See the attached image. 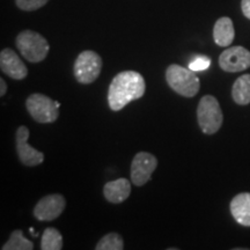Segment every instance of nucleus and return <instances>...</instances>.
I'll use <instances>...</instances> for the list:
<instances>
[{
  "label": "nucleus",
  "mask_w": 250,
  "mask_h": 250,
  "mask_svg": "<svg viewBox=\"0 0 250 250\" xmlns=\"http://www.w3.org/2000/svg\"><path fill=\"white\" fill-rule=\"evenodd\" d=\"M28 138H29V129L24 125L19 126L15 133V146H17L19 159L22 165L34 167L44 161V154L37 151L36 148L31 147L28 144Z\"/></svg>",
  "instance_id": "nucleus-9"
},
{
  "label": "nucleus",
  "mask_w": 250,
  "mask_h": 250,
  "mask_svg": "<svg viewBox=\"0 0 250 250\" xmlns=\"http://www.w3.org/2000/svg\"><path fill=\"white\" fill-rule=\"evenodd\" d=\"M15 44L20 54L30 62L44 61L49 54L50 45L45 37L33 30H23L17 36Z\"/></svg>",
  "instance_id": "nucleus-3"
},
{
  "label": "nucleus",
  "mask_w": 250,
  "mask_h": 250,
  "mask_svg": "<svg viewBox=\"0 0 250 250\" xmlns=\"http://www.w3.org/2000/svg\"><path fill=\"white\" fill-rule=\"evenodd\" d=\"M56 105H57V108H59V107H61V103H59V102H57V101H56Z\"/></svg>",
  "instance_id": "nucleus-23"
},
{
  "label": "nucleus",
  "mask_w": 250,
  "mask_h": 250,
  "mask_svg": "<svg viewBox=\"0 0 250 250\" xmlns=\"http://www.w3.org/2000/svg\"><path fill=\"white\" fill-rule=\"evenodd\" d=\"M241 9H242L243 15L250 20V0H242Z\"/></svg>",
  "instance_id": "nucleus-21"
},
{
  "label": "nucleus",
  "mask_w": 250,
  "mask_h": 250,
  "mask_svg": "<svg viewBox=\"0 0 250 250\" xmlns=\"http://www.w3.org/2000/svg\"><path fill=\"white\" fill-rule=\"evenodd\" d=\"M48 1L49 0H15V4L22 11L33 12L43 7Z\"/></svg>",
  "instance_id": "nucleus-19"
},
{
  "label": "nucleus",
  "mask_w": 250,
  "mask_h": 250,
  "mask_svg": "<svg viewBox=\"0 0 250 250\" xmlns=\"http://www.w3.org/2000/svg\"><path fill=\"white\" fill-rule=\"evenodd\" d=\"M230 213L237 224L250 227V193L242 192L236 195L230 202Z\"/></svg>",
  "instance_id": "nucleus-13"
},
{
  "label": "nucleus",
  "mask_w": 250,
  "mask_h": 250,
  "mask_svg": "<svg viewBox=\"0 0 250 250\" xmlns=\"http://www.w3.org/2000/svg\"><path fill=\"white\" fill-rule=\"evenodd\" d=\"M219 66L225 72H241L250 67V51L243 46H232L221 52Z\"/></svg>",
  "instance_id": "nucleus-10"
},
{
  "label": "nucleus",
  "mask_w": 250,
  "mask_h": 250,
  "mask_svg": "<svg viewBox=\"0 0 250 250\" xmlns=\"http://www.w3.org/2000/svg\"><path fill=\"white\" fill-rule=\"evenodd\" d=\"M232 98L239 105H247L250 103V74H243L234 83Z\"/></svg>",
  "instance_id": "nucleus-15"
},
{
  "label": "nucleus",
  "mask_w": 250,
  "mask_h": 250,
  "mask_svg": "<svg viewBox=\"0 0 250 250\" xmlns=\"http://www.w3.org/2000/svg\"><path fill=\"white\" fill-rule=\"evenodd\" d=\"M26 108L33 120L41 124L54 123L59 116L56 101L43 94H31L26 101Z\"/></svg>",
  "instance_id": "nucleus-6"
},
{
  "label": "nucleus",
  "mask_w": 250,
  "mask_h": 250,
  "mask_svg": "<svg viewBox=\"0 0 250 250\" xmlns=\"http://www.w3.org/2000/svg\"><path fill=\"white\" fill-rule=\"evenodd\" d=\"M66 208V199L61 193H52L43 198L34 208V217L40 221H51L57 219Z\"/></svg>",
  "instance_id": "nucleus-8"
},
{
  "label": "nucleus",
  "mask_w": 250,
  "mask_h": 250,
  "mask_svg": "<svg viewBox=\"0 0 250 250\" xmlns=\"http://www.w3.org/2000/svg\"><path fill=\"white\" fill-rule=\"evenodd\" d=\"M235 37L233 21L229 18L224 17L218 19L213 27V39L215 44L219 46H229Z\"/></svg>",
  "instance_id": "nucleus-14"
},
{
  "label": "nucleus",
  "mask_w": 250,
  "mask_h": 250,
  "mask_svg": "<svg viewBox=\"0 0 250 250\" xmlns=\"http://www.w3.org/2000/svg\"><path fill=\"white\" fill-rule=\"evenodd\" d=\"M211 65V59L208 57H205V56H199V57H196L192 62H189V68L192 70L193 72L198 71H205L210 67Z\"/></svg>",
  "instance_id": "nucleus-20"
},
{
  "label": "nucleus",
  "mask_w": 250,
  "mask_h": 250,
  "mask_svg": "<svg viewBox=\"0 0 250 250\" xmlns=\"http://www.w3.org/2000/svg\"><path fill=\"white\" fill-rule=\"evenodd\" d=\"M0 68L6 76L14 80H23L28 76V68L14 50L6 48L0 52Z\"/></svg>",
  "instance_id": "nucleus-11"
},
{
  "label": "nucleus",
  "mask_w": 250,
  "mask_h": 250,
  "mask_svg": "<svg viewBox=\"0 0 250 250\" xmlns=\"http://www.w3.org/2000/svg\"><path fill=\"white\" fill-rule=\"evenodd\" d=\"M102 58L92 50H85L74 62L73 73L78 83L89 85L98 79L102 70Z\"/></svg>",
  "instance_id": "nucleus-5"
},
{
  "label": "nucleus",
  "mask_w": 250,
  "mask_h": 250,
  "mask_svg": "<svg viewBox=\"0 0 250 250\" xmlns=\"http://www.w3.org/2000/svg\"><path fill=\"white\" fill-rule=\"evenodd\" d=\"M103 195L109 203L121 204L126 201L131 195V183L126 179H117L110 181L103 187Z\"/></svg>",
  "instance_id": "nucleus-12"
},
{
  "label": "nucleus",
  "mask_w": 250,
  "mask_h": 250,
  "mask_svg": "<svg viewBox=\"0 0 250 250\" xmlns=\"http://www.w3.org/2000/svg\"><path fill=\"white\" fill-rule=\"evenodd\" d=\"M158 167V159L148 152H139L131 164V181L134 186L143 187L151 180L153 171Z\"/></svg>",
  "instance_id": "nucleus-7"
},
{
  "label": "nucleus",
  "mask_w": 250,
  "mask_h": 250,
  "mask_svg": "<svg viewBox=\"0 0 250 250\" xmlns=\"http://www.w3.org/2000/svg\"><path fill=\"white\" fill-rule=\"evenodd\" d=\"M6 92H7V85H6L5 80L2 78H0V95L4 96Z\"/></svg>",
  "instance_id": "nucleus-22"
},
{
  "label": "nucleus",
  "mask_w": 250,
  "mask_h": 250,
  "mask_svg": "<svg viewBox=\"0 0 250 250\" xmlns=\"http://www.w3.org/2000/svg\"><path fill=\"white\" fill-rule=\"evenodd\" d=\"M41 249L42 250H62V236L56 228H45L41 240Z\"/></svg>",
  "instance_id": "nucleus-16"
},
{
  "label": "nucleus",
  "mask_w": 250,
  "mask_h": 250,
  "mask_svg": "<svg viewBox=\"0 0 250 250\" xmlns=\"http://www.w3.org/2000/svg\"><path fill=\"white\" fill-rule=\"evenodd\" d=\"M2 250H33L34 243L24 237L23 232L20 229L12 232L8 241L1 247Z\"/></svg>",
  "instance_id": "nucleus-17"
},
{
  "label": "nucleus",
  "mask_w": 250,
  "mask_h": 250,
  "mask_svg": "<svg viewBox=\"0 0 250 250\" xmlns=\"http://www.w3.org/2000/svg\"><path fill=\"white\" fill-rule=\"evenodd\" d=\"M96 250H123L124 240L118 233H109L104 235L95 246Z\"/></svg>",
  "instance_id": "nucleus-18"
},
{
  "label": "nucleus",
  "mask_w": 250,
  "mask_h": 250,
  "mask_svg": "<svg viewBox=\"0 0 250 250\" xmlns=\"http://www.w3.org/2000/svg\"><path fill=\"white\" fill-rule=\"evenodd\" d=\"M197 121L205 134H214L223 125L224 115L218 100L212 95H204L197 107Z\"/></svg>",
  "instance_id": "nucleus-4"
},
{
  "label": "nucleus",
  "mask_w": 250,
  "mask_h": 250,
  "mask_svg": "<svg viewBox=\"0 0 250 250\" xmlns=\"http://www.w3.org/2000/svg\"><path fill=\"white\" fill-rule=\"evenodd\" d=\"M146 90L145 79L139 72L124 71L111 81L108 90V103L112 111H120L130 102L143 98Z\"/></svg>",
  "instance_id": "nucleus-1"
},
{
  "label": "nucleus",
  "mask_w": 250,
  "mask_h": 250,
  "mask_svg": "<svg viewBox=\"0 0 250 250\" xmlns=\"http://www.w3.org/2000/svg\"><path fill=\"white\" fill-rule=\"evenodd\" d=\"M166 80L174 92L184 98H193L201 87V81L195 72L177 64H171L167 67Z\"/></svg>",
  "instance_id": "nucleus-2"
}]
</instances>
